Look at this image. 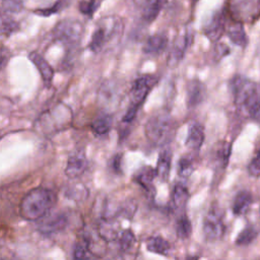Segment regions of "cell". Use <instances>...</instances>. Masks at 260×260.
Masks as SVG:
<instances>
[{
	"label": "cell",
	"instance_id": "cell-1",
	"mask_svg": "<svg viewBox=\"0 0 260 260\" xmlns=\"http://www.w3.org/2000/svg\"><path fill=\"white\" fill-rule=\"evenodd\" d=\"M231 89L238 112L247 118H252L260 111V83L251 81L242 75H236L231 80Z\"/></svg>",
	"mask_w": 260,
	"mask_h": 260
},
{
	"label": "cell",
	"instance_id": "cell-2",
	"mask_svg": "<svg viewBox=\"0 0 260 260\" xmlns=\"http://www.w3.org/2000/svg\"><path fill=\"white\" fill-rule=\"evenodd\" d=\"M56 194L45 187L29 190L19 203V213L22 218L29 221L45 217L56 204Z\"/></svg>",
	"mask_w": 260,
	"mask_h": 260
},
{
	"label": "cell",
	"instance_id": "cell-3",
	"mask_svg": "<svg viewBox=\"0 0 260 260\" xmlns=\"http://www.w3.org/2000/svg\"><path fill=\"white\" fill-rule=\"evenodd\" d=\"M174 133L172 117L165 112L151 116L145 124V137L153 145L160 146L171 140Z\"/></svg>",
	"mask_w": 260,
	"mask_h": 260
},
{
	"label": "cell",
	"instance_id": "cell-4",
	"mask_svg": "<svg viewBox=\"0 0 260 260\" xmlns=\"http://www.w3.org/2000/svg\"><path fill=\"white\" fill-rule=\"evenodd\" d=\"M83 34L82 23L75 19L59 21L53 29L54 39L64 47H75L81 41Z\"/></svg>",
	"mask_w": 260,
	"mask_h": 260
},
{
	"label": "cell",
	"instance_id": "cell-5",
	"mask_svg": "<svg viewBox=\"0 0 260 260\" xmlns=\"http://www.w3.org/2000/svg\"><path fill=\"white\" fill-rule=\"evenodd\" d=\"M103 23H99L94 28L90 42L88 44V48L93 53H100L103 51L108 42H110L116 34L122 32V24L120 20L113 18L112 22H110V18L103 19Z\"/></svg>",
	"mask_w": 260,
	"mask_h": 260
},
{
	"label": "cell",
	"instance_id": "cell-6",
	"mask_svg": "<svg viewBox=\"0 0 260 260\" xmlns=\"http://www.w3.org/2000/svg\"><path fill=\"white\" fill-rule=\"evenodd\" d=\"M229 11L235 21H253L260 14V0H229Z\"/></svg>",
	"mask_w": 260,
	"mask_h": 260
},
{
	"label": "cell",
	"instance_id": "cell-7",
	"mask_svg": "<svg viewBox=\"0 0 260 260\" xmlns=\"http://www.w3.org/2000/svg\"><path fill=\"white\" fill-rule=\"evenodd\" d=\"M202 231L207 241L221 240L225 233V225L221 213L217 208H210L203 219Z\"/></svg>",
	"mask_w": 260,
	"mask_h": 260
},
{
	"label": "cell",
	"instance_id": "cell-8",
	"mask_svg": "<svg viewBox=\"0 0 260 260\" xmlns=\"http://www.w3.org/2000/svg\"><path fill=\"white\" fill-rule=\"evenodd\" d=\"M155 83H156V78L153 75H142L136 78L131 86L130 106H133L139 109Z\"/></svg>",
	"mask_w": 260,
	"mask_h": 260
},
{
	"label": "cell",
	"instance_id": "cell-9",
	"mask_svg": "<svg viewBox=\"0 0 260 260\" xmlns=\"http://www.w3.org/2000/svg\"><path fill=\"white\" fill-rule=\"evenodd\" d=\"M69 224V216L66 212H57L51 214L39 224L38 231L40 234L50 237L64 231Z\"/></svg>",
	"mask_w": 260,
	"mask_h": 260
},
{
	"label": "cell",
	"instance_id": "cell-10",
	"mask_svg": "<svg viewBox=\"0 0 260 260\" xmlns=\"http://www.w3.org/2000/svg\"><path fill=\"white\" fill-rule=\"evenodd\" d=\"M87 158L84 149H78L72 152L66 162L65 167V175L69 179L79 178L87 168Z\"/></svg>",
	"mask_w": 260,
	"mask_h": 260
},
{
	"label": "cell",
	"instance_id": "cell-11",
	"mask_svg": "<svg viewBox=\"0 0 260 260\" xmlns=\"http://www.w3.org/2000/svg\"><path fill=\"white\" fill-rule=\"evenodd\" d=\"M190 42H191V38L188 32L182 36H178L175 39L168 57L169 66H176L178 63L181 62V60L185 56V53L187 51V48Z\"/></svg>",
	"mask_w": 260,
	"mask_h": 260
},
{
	"label": "cell",
	"instance_id": "cell-12",
	"mask_svg": "<svg viewBox=\"0 0 260 260\" xmlns=\"http://www.w3.org/2000/svg\"><path fill=\"white\" fill-rule=\"evenodd\" d=\"M224 16L221 12L214 13L204 25L203 34L211 42L218 41L224 32Z\"/></svg>",
	"mask_w": 260,
	"mask_h": 260
},
{
	"label": "cell",
	"instance_id": "cell-13",
	"mask_svg": "<svg viewBox=\"0 0 260 260\" xmlns=\"http://www.w3.org/2000/svg\"><path fill=\"white\" fill-rule=\"evenodd\" d=\"M28 59H29V61L31 63H34V65L36 66V68L40 72L45 85L46 86H50L51 83H52L53 77H54V69L52 68V66L38 52L29 53Z\"/></svg>",
	"mask_w": 260,
	"mask_h": 260
},
{
	"label": "cell",
	"instance_id": "cell-14",
	"mask_svg": "<svg viewBox=\"0 0 260 260\" xmlns=\"http://www.w3.org/2000/svg\"><path fill=\"white\" fill-rule=\"evenodd\" d=\"M206 94L205 85L197 80L193 79L189 81L187 85V105L189 108H194L200 105Z\"/></svg>",
	"mask_w": 260,
	"mask_h": 260
},
{
	"label": "cell",
	"instance_id": "cell-15",
	"mask_svg": "<svg viewBox=\"0 0 260 260\" xmlns=\"http://www.w3.org/2000/svg\"><path fill=\"white\" fill-rule=\"evenodd\" d=\"M156 176V170L153 169L150 166H144L141 169H139L135 174H134V181L144 189L145 192L147 193H152L155 191L152 182Z\"/></svg>",
	"mask_w": 260,
	"mask_h": 260
},
{
	"label": "cell",
	"instance_id": "cell-16",
	"mask_svg": "<svg viewBox=\"0 0 260 260\" xmlns=\"http://www.w3.org/2000/svg\"><path fill=\"white\" fill-rule=\"evenodd\" d=\"M205 139L204 127L199 122H193L189 129L186 138V146L192 150H199Z\"/></svg>",
	"mask_w": 260,
	"mask_h": 260
},
{
	"label": "cell",
	"instance_id": "cell-17",
	"mask_svg": "<svg viewBox=\"0 0 260 260\" xmlns=\"http://www.w3.org/2000/svg\"><path fill=\"white\" fill-rule=\"evenodd\" d=\"M168 37L164 32H157L150 36L143 47V52L146 55H158L166 50L168 47Z\"/></svg>",
	"mask_w": 260,
	"mask_h": 260
},
{
	"label": "cell",
	"instance_id": "cell-18",
	"mask_svg": "<svg viewBox=\"0 0 260 260\" xmlns=\"http://www.w3.org/2000/svg\"><path fill=\"white\" fill-rule=\"evenodd\" d=\"M112 124H113L112 115L109 113H101L92 120L90 124V128L92 133L95 136L104 137L111 130Z\"/></svg>",
	"mask_w": 260,
	"mask_h": 260
},
{
	"label": "cell",
	"instance_id": "cell-19",
	"mask_svg": "<svg viewBox=\"0 0 260 260\" xmlns=\"http://www.w3.org/2000/svg\"><path fill=\"white\" fill-rule=\"evenodd\" d=\"M252 194L247 190L239 191L234 197L232 210L235 215H244L251 206L252 203Z\"/></svg>",
	"mask_w": 260,
	"mask_h": 260
},
{
	"label": "cell",
	"instance_id": "cell-20",
	"mask_svg": "<svg viewBox=\"0 0 260 260\" xmlns=\"http://www.w3.org/2000/svg\"><path fill=\"white\" fill-rule=\"evenodd\" d=\"M146 250L150 253L160 256H168L171 250V244L160 236H151L145 241Z\"/></svg>",
	"mask_w": 260,
	"mask_h": 260
},
{
	"label": "cell",
	"instance_id": "cell-21",
	"mask_svg": "<svg viewBox=\"0 0 260 260\" xmlns=\"http://www.w3.org/2000/svg\"><path fill=\"white\" fill-rule=\"evenodd\" d=\"M226 35L231 42L239 47L245 48L248 44V37L242 22L235 21L233 24H230L226 29Z\"/></svg>",
	"mask_w": 260,
	"mask_h": 260
},
{
	"label": "cell",
	"instance_id": "cell-22",
	"mask_svg": "<svg viewBox=\"0 0 260 260\" xmlns=\"http://www.w3.org/2000/svg\"><path fill=\"white\" fill-rule=\"evenodd\" d=\"M171 165H172V151L170 148H164L157 158V164H156V176L160 180H167L170 174L171 170Z\"/></svg>",
	"mask_w": 260,
	"mask_h": 260
},
{
	"label": "cell",
	"instance_id": "cell-23",
	"mask_svg": "<svg viewBox=\"0 0 260 260\" xmlns=\"http://www.w3.org/2000/svg\"><path fill=\"white\" fill-rule=\"evenodd\" d=\"M162 8V0H144L142 8V18L150 23L158 15Z\"/></svg>",
	"mask_w": 260,
	"mask_h": 260
},
{
	"label": "cell",
	"instance_id": "cell-24",
	"mask_svg": "<svg viewBox=\"0 0 260 260\" xmlns=\"http://www.w3.org/2000/svg\"><path fill=\"white\" fill-rule=\"evenodd\" d=\"M98 231L100 237L105 241H114L118 238L119 235L118 229L116 226V223H114L113 218L104 217L101 223H99Z\"/></svg>",
	"mask_w": 260,
	"mask_h": 260
},
{
	"label": "cell",
	"instance_id": "cell-25",
	"mask_svg": "<svg viewBox=\"0 0 260 260\" xmlns=\"http://www.w3.org/2000/svg\"><path fill=\"white\" fill-rule=\"evenodd\" d=\"M189 199L188 188L183 183H177L173 188L172 202L176 208H183L186 206Z\"/></svg>",
	"mask_w": 260,
	"mask_h": 260
},
{
	"label": "cell",
	"instance_id": "cell-26",
	"mask_svg": "<svg viewBox=\"0 0 260 260\" xmlns=\"http://www.w3.org/2000/svg\"><path fill=\"white\" fill-rule=\"evenodd\" d=\"M192 234L191 220L187 214H182L176 221V235L181 240H187Z\"/></svg>",
	"mask_w": 260,
	"mask_h": 260
},
{
	"label": "cell",
	"instance_id": "cell-27",
	"mask_svg": "<svg viewBox=\"0 0 260 260\" xmlns=\"http://www.w3.org/2000/svg\"><path fill=\"white\" fill-rule=\"evenodd\" d=\"M194 171V159L191 155L185 154L178 161V176L187 179Z\"/></svg>",
	"mask_w": 260,
	"mask_h": 260
},
{
	"label": "cell",
	"instance_id": "cell-28",
	"mask_svg": "<svg viewBox=\"0 0 260 260\" xmlns=\"http://www.w3.org/2000/svg\"><path fill=\"white\" fill-rule=\"evenodd\" d=\"M257 236H258V231L252 225H247L245 229H243L239 233L235 242L238 246H247L251 244L256 239Z\"/></svg>",
	"mask_w": 260,
	"mask_h": 260
},
{
	"label": "cell",
	"instance_id": "cell-29",
	"mask_svg": "<svg viewBox=\"0 0 260 260\" xmlns=\"http://www.w3.org/2000/svg\"><path fill=\"white\" fill-rule=\"evenodd\" d=\"M136 241L137 240L134 233L130 229H127L123 231L120 236V239H119L120 249L123 252H128L134 247V245L136 244Z\"/></svg>",
	"mask_w": 260,
	"mask_h": 260
},
{
	"label": "cell",
	"instance_id": "cell-30",
	"mask_svg": "<svg viewBox=\"0 0 260 260\" xmlns=\"http://www.w3.org/2000/svg\"><path fill=\"white\" fill-rule=\"evenodd\" d=\"M136 209H137V204L133 199L126 200L122 203L121 206L117 208V210L114 213V217L117 215H121L126 218H131L136 212Z\"/></svg>",
	"mask_w": 260,
	"mask_h": 260
},
{
	"label": "cell",
	"instance_id": "cell-31",
	"mask_svg": "<svg viewBox=\"0 0 260 260\" xmlns=\"http://www.w3.org/2000/svg\"><path fill=\"white\" fill-rule=\"evenodd\" d=\"M101 1L102 0H81L78 5L79 11L87 17L91 18L100 8Z\"/></svg>",
	"mask_w": 260,
	"mask_h": 260
},
{
	"label": "cell",
	"instance_id": "cell-32",
	"mask_svg": "<svg viewBox=\"0 0 260 260\" xmlns=\"http://www.w3.org/2000/svg\"><path fill=\"white\" fill-rule=\"evenodd\" d=\"M72 260H96L91 256V252L86 245L82 243L75 244L72 252Z\"/></svg>",
	"mask_w": 260,
	"mask_h": 260
},
{
	"label": "cell",
	"instance_id": "cell-33",
	"mask_svg": "<svg viewBox=\"0 0 260 260\" xmlns=\"http://www.w3.org/2000/svg\"><path fill=\"white\" fill-rule=\"evenodd\" d=\"M18 29V23L8 17V16H2V21H1V31L3 35L6 37H9L10 35L14 34Z\"/></svg>",
	"mask_w": 260,
	"mask_h": 260
},
{
	"label": "cell",
	"instance_id": "cell-34",
	"mask_svg": "<svg viewBox=\"0 0 260 260\" xmlns=\"http://www.w3.org/2000/svg\"><path fill=\"white\" fill-rule=\"evenodd\" d=\"M64 6V2L62 0L54 3L52 6L50 7H46V8H39L37 10H35L34 12L40 16H43V17H48V16H51L52 14H55L57 12H59Z\"/></svg>",
	"mask_w": 260,
	"mask_h": 260
},
{
	"label": "cell",
	"instance_id": "cell-35",
	"mask_svg": "<svg viewBox=\"0 0 260 260\" xmlns=\"http://www.w3.org/2000/svg\"><path fill=\"white\" fill-rule=\"evenodd\" d=\"M231 151H232V145L230 142H223L220 147L217 150V158L220 162V165L224 168L228 162H229V158L231 155Z\"/></svg>",
	"mask_w": 260,
	"mask_h": 260
},
{
	"label": "cell",
	"instance_id": "cell-36",
	"mask_svg": "<svg viewBox=\"0 0 260 260\" xmlns=\"http://www.w3.org/2000/svg\"><path fill=\"white\" fill-rule=\"evenodd\" d=\"M248 172L252 177H260V151L249 162Z\"/></svg>",
	"mask_w": 260,
	"mask_h": 260
},
{
	"label": "cell",
	"instance_id": "cell-37",
	"mask_svg": "<svg viewBox=\"0 0 260 260\" xmlns=\"http://www.w3.org/2000/svg\"><path fill=\"white\" fill-rule=\"evenodd\" d=\"M121 161H122L121 154H115L112 157L111 168L113 169L114 172H116V173H120L121 172Z\"/></svg>",
	"mask_w": 260,
	"mask_h": 260
},
{
	"label": "cell",
	"instance_id": "cell-38",
	"mask_svg": "<svg viewBox=\"0 0 260 260\" xmlns=\"http://www.w3.org/2000/svg\"><path fill=\"white\" fill-rule=\"evenodd\" d=\"M215 51L217 52L216 57L221 58V57H223V56H225L226 54L230 53V48L226 45L219 43V44H217V46L215 48Z\"/></svg>",
	"mask_w": 260,
	"mask_h": 260
},
{
	"label": "cell",
	"instance_id": "cell-39",
	"mask_svg": "<svg viewBox=\"0 0 260 260\" xmlns=\"http://www.w3.org/2000/svg\"><path fill=\"white\" fill-rule=\"evenodd\" d=\"M7 59H8V52L6 51V48L4 46H2V49H1V65H2V67L5 66Z\"/></svg>",
	"mask_w": 260,
	"mask_h": 260
},
{
	"label": "cell",
	"instance_id": "cell-40",
	"mask_svg": "<svg viewBox=\"0 0 260 260\" xmlns=\"http://www.w3.org/2000/svg\"><path fill=\"white\" fill-rule=\"evenodd\" d=\"M184 260H199V257L196 255H188L185 257Z\"/></svg>",
	"mask_w": 260,
	"mask_h": 260
},
{
	"label": "cell",
	"instance_id": "cell-41",
	"mask_svg": "<svg viewBox=\"0 0 260 260\" xmlns=\"http://www.w3.org/2000/svg\"><path fill=\"white\" fill-rule=\"evenodd\" d=\"M189 1L191 2V4H196V3H197L199 0H189Z\"/></svg>",
	"mask_w": 260,
	"mask_h": 260
},
{
	"label": "cell",
	"instance_id": "cell-42",
	"mask_svg": "<svg viewBox=\"0 0 260 260\" xmlns=\"http://www.w3.org/2000/svg\"><path fill=\"white\" fill-rule=\"evenodd\" d=\"M2 260H6V259H2Z\"/></svg>",
	"mask_w": 260,
	"mask_h": 260
},
{
	"label": "cell",
	"instance_id": "cell-43",
	"mask_svg": "<svg viewBox=\"0 0 260 260\" xmlns=\"http://www.w3.org/2000/svg\"><path fill=\"white\" fill-rule=\"evenodd\" d=\"M2 1H4V0H2Z\"/></svg>",
	"mask_w": 260,
	"mask_h": 260
},
{
	"label": "cell",
	"instance_id": "cell-44",
	"mask_svg": "<svg viewBox=\"0 0 260 260\" xmlns=\"http://www.w3.org/2000/svg\"><path fill=\"white\" fill-rule=\"evenodd\" d=\"M259 211H260V209H259Z\"/></svg>",
	"mask_w": 260,
	"mask_h": 260
}]
</instances>
